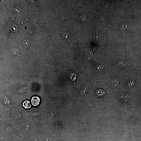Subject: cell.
Returning a JSON list of instances; mask_svg holds the SVG:
<instances>
[{"label":"cell","mask_w":141,"mask_h":141,"mask_svg":"<svg viewBox=\"0 0 141 141\" xmlns=\"http://www.w3.org/2000/svg\"><path fill=\"white\" fill-rule=\"evenodd\" d=\"M93 56L98 62H104L106 60L107 55V51L104 46L100 45L96 47L95 50H93Z\"/></svg>","instance_id":"cell-1"}]
</instances>
